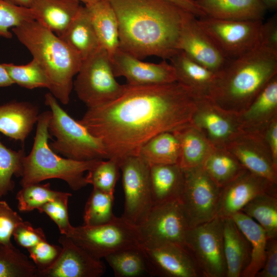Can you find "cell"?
Segmentation results:
<instances>
[{"instance_id":"1","label":"cell","mask_w":277,"mask_h":277,"mask_svg":"<svg viewBox=\"0 0 277 277\" xmlns=\"http://www.w3.org/2000/svg\"><path fill=\"white\" fill-rule=\"evenodd\" d=\"M199 97L177 82L126 84L114 101L88 108L79 122L104 144L109 159L138 155L154 136L193 126Z\"/></svg>"},{"instance_id":"2","label":"cell","mask_w":277,"mask_h":277,"mask_svg":"<svg viewBox=\"0 0 277 277\" xmlns=\"http://www.w3.org/2000/svg\"><path fill=\"white\" fill-rule=\"evenodd\" d=\"M107 1L117 17L121 49L141 60H169L180 51L181 30L190 13L166 0Z\"/></svg>"},{"instance_id":"3","label":"cell","mask_w":277,"mask_h":277,"mask_svg":"<svg viewBox=\"0 0 277 277\" xmlns=\"http://www.w3.org/2000/svg\"><path fill=\"white\" fill-rule=\"evenodd\" d=\"M277 74V52L259 45L229 61L208 97L220 109H247Z\"/></svg>"},{"instance_id":"4","label":"cell","mask_w":277,"mask_h":277,"mask_svg":"<svg viewBox=\"0 0 277 277\" xmlns=\"http://www.w3.org/2000/svg\"><path fill=\"white\" fill-rule=\"evenodd\" d=\"M12 31L44 70L50 82V92L62 104H68L73 77L82 62L80 56L34 19L23 22Z\"/></svg>"},{"instance_id":"5","label":"cell","mask_w":277,"mask_h":277,"mask_svg":"<svg viewBox=\"0 0 277 277\" xmlns=\"http://www.w3.org/2000/svg\"><path fill=\"white\" fill-rule=\"evenodd\" d=\"M50 110L39 114L32 149L23 160L22 186L51 179L65 181L71 189L78 190L88 185L84 172L100 160L81 161L63 157L50 147L48 123Z\"/></svg>"},{"instance_id":"6","label":"cell","mask_w":277,"mask_h":277,"mask_svg":"<svg viewBox=\"0 0 277 277\" xmlns=\"http://www.w3.org/2000/svg\"><path fill=\"white\" fill-rule=\"evenodd\" d=\"M45 103L51 111L48 131L55 140L49 146L54 152L76 161L109 159L102 141L67 113L50 92L45 94Z\"/></svg>"},{"instance_id":"7","label":"cell","mask_w":277,"mask_h":277,"mask_svg":"<svg viewBox=\"0 0 277 277\" xmlns=\"http://www.w3.org/2000/svg\"><path fill=\"white\" fill-rule=\"evenodd\" d=\"M110 56L102 47L82 61L73 87L88 108L109 103L123 92L126 84L118 83Z\"/></svg>"},{"instance_id":"8","label":"cell","mask_w":277,"mask_h":277,"mask_svg":"<svg viewBox=\"0 0 277 277\" xmlns=\"http://www.w3.org/2000/svg\"><path fill=\"white\" fill-rule=\"evenodd\" d=\"M67 236L99 260L115 251L142 245L138 227L121 216L98 226L73 227Z\"/></svg>"},{"instance_id":"9","label":"cell","mask_w":277,"mask_h":277,"mask_svg":"<svg viewBox=\"0 0 277 277\" xmlns=\"http://www.w3.org/2000/svg\"><path fill=\"white\" fill-rule=\"evenodd\" d=\"M184 245L202 276L226 277L222 217L217 216L208 222L189 228L185 234Z\"/></svg>"},{"instance_id":"10","label":"cell","mask_w":277,"mask_h":277,"mask_svg":"<svg viewBox=\"0 0 277 277\" xmlns=\"http://www.w3.org/2000/svg\"><path fill=\"white\" fill-rule=\"evenodd\" d=\"M124 193V208L121 216L138 227L145 221L153 206L150 181V166L138 155L127 156L120 161Z\"/></svg>"},{"instance_id":"11","label":"cell","mask_w":277,"mask_h":277,"mask_svg":"<svg viewBox=\"0 0 277 277\" xmlns=\"http://www.w3.org/2000/svg\"><path fill=\"white\" fill-rule=\"evenodd\" d=\"M197 22L228 61L236 59L259 45L262 21H232L205 16L197 18Z\"/></svg>"},{"instance_id":"12","label":"cell","mask_w":277,"mask_h":277,"mask_svg":"<svg viewBox=\"0 0 277 277\" xmlns=\"http://www.w3.org/2000/svg\"><path fill=\"white\" fill-rule=\"evenodd\" d=\"M184 171L180 200L190 228L217 216L222 188L211 180L202 165Z\"/></svg>"},{"instance_id":"13","label":"cell","mask_w":277,"mask_h":277,"mask_svg":"<svg viewBox=\"0 0 277 277\" xmlns=\"http://www.w3.org/2000/svg\"><path fill=\"white\" fill-rule=\"evenodd\" d=\"M190 228L180 199L153 206L138 228L143 244L173 243L184 245V239Z\"/></svg>"},{"instance_id":"14","label":"cell","mask_w":277,"mask_h":277,"mask_svg":"<svg viewBox=\"0 0 277 277\" xmlns=\"http://www.w3.org/2000/svg\"><path fill=\"white\" fill-rule=\"evenodd\" d=\"M149 274L165 277H200L202 275L184 245L166 243L143 244Z\"/></svg>"},{"instance_id":"15","label":"cell","mask_w":277,"mask_h":277,"mask_svg":"<svg viewBox=\"0 0 277 277\" xmlns=\"http://www.w3.org/2000/svg\"><path fill=\"white\" fill-rule=\"evenodd\" d=\"M115 77L123 76L127 84L152 85L176 82L174 68L165 60L160 63L142 61L120 48L110 58Z\"/></svg>"},{"instance_id":"16","label":"cell","mask_w":277,"mask_h":277,"mask_svg":"<svg viewBox=\"0 0 277 277\" xmlns=\"http://www.w3.org/2000/svg\"><path fill=\"white\" fill-rule=\"evenodd\" d=\"M179 48L192 60L217 74L229 61L200 26L197 17L191 13L184 22Z\"/></svg>"},{"instance_id":"17","label":"cell","mask_w":277,"mask_h":277,"mask_svg":"<svg viewBox=\"0 0 277 277\" xmlns=\"http://www.w3.org/2000/svg\"><path fill=\"white\" fill-rule=\"evenodd\" d=\"M58 241L62 245L58 258L39 276L100 277L105 273L106 268L102 261L92 256L69 237L62 234Z\"/></svg>"},{"instance_id":"18","label":"cell","mask_w":277,"mask_h":277,"mask_svg":"<svg viewBox=\"0 0 277 277\" xmlns=\"http://www.w3.org/2000/svg\"><path fill=\"white\" fill-rule=\"evenodd\" d=\"M272 192H277L276 184L246 170L222 188L217 216L230 217L258 195Z\"/></svg>"},{"instance_id":"19","label":"cell","mask_w":277,"mask_h":277,"mask_svg":"<svg viewBox=\"0 0 277 277\" xmlns=\"http://www.w3.org/2000/svg\"><path fill=\"white\" fill-rule=\"evenodd\" d=\"M37 106L27 102H10L0 105V132L24 144L37 123Z\"/></svg>"},{"instance_id":"20","label":"cell","mask_w":277,"mask_h":277,"mask_svg":"<svg viewBox=\"0 0 277 277\" xmlns=\"http://www.w3.org/2000/svg\"><path fill=\"white\" fill-rule=\"evenodd\" d=\"M175 72L176 82L199 97H208L218 74L197 63L180 51L170 59Z\"/></svg>"},{"instance_id":"21","label":"cell","mask_w":277,"mask_h":277,"mask_svg":"<svg viewBox=\"0 0 277 277\" xmlns=\"http://www.w3.org/2000/svg\"><path fill=\"white\" fill-rule=\"evenodd\" d=\"M81 6L77 0H34L30 9L35 21L60 36L75 17Z\"/></svg>"},{"instance_id":"22","label":"cell","mask_w":277,"mask_h":277,"mask_svg":"<svg viewBox=\"0 0 277 277\" xmlns=\"http://www.w3.org/2000/svg\"><path fill=\"white\" fill-rule=\"evenodd\" d=\"M222 219L226 277H241L250 261L251 245L231 217Z\"/></svg>"},{"instance_id":"23","label":"cell","mask_w":277,"mask_h":277,"mask_svg":"<svg viewBox=\"0 0 277 277\" xmlns=\"http://www.w3.org/2000/svg\"><path fill=\"white\" fill-rule=\"evenodd\" d=\"M207 16L232 21H262L266 11L259 0H196Z\"/></svg>"},{"instance_id":"24","label":"cell","mask_w":277,"mask_h":277,"mask_svg":"<svg viewBox=\"0 0 277 277\" xmlns=\"http://www.w3.org/2000/svg\"><path fill=\"white\" fill-rule=\"evenodd\" d=\"M100 46L110 58L120 48L118 24L116 14L107 0L85 5Z\"/></svg>"},{"instance_id":"25","label":"cell","mask_w":277,"mask_h":277,"mask_svg":"<svg viewBox=\"0 0 277 277\" xmlns=\"http://www.w3.org/2000/svg\"><path fill=\"white\" fill-rule=\"evenodd\" d=\"M150 181L153 205L180 199L184 171L179 164L152 165Z\"/></svg>"},{"instance_id":"26","label":"cell","mask_w":277,"mask_h":277,"mask_svg":"<svg viewBox=\"0 0 277 277\" xmlns=\"http://www.w3.org/2000/svg\"><path fill=\"white\" fill-rule=\"evenodd\" d=\"M82 61L101 47L85 6H82L77 14L66 31L59 36Z\"/></svg>"},{"instance_id":"27","label":"cell","mask_w":277,"mask_h":277,"mask_svg":"<svg viewBox=\"0 0 277 277\" xmlns=\"http://www.w3.org/2000/svg\"><path fill=\"white\" fill-rule=\"evenodd\" d=\"M230 217L248 239L251 248L250 262L241 277H255L265 262L267 240L266 233L255 221L242 211Z\"/></svg>"},{"instance_id":"28","label":"cell","mask_w":277,"mask_h":277,"mask_svg":"<svg viewBox=\"0 0 277 277\" xmlns=\"http://www.w3.org/2000/svg\"><path fill=\"white\" fill-rule=\"evenodd\" d=\"M229 152L247 170L276 184L277 168L270 153L263 152L259 147L246 142L233 144Z\"/></svg>"},{"instance_id":"29","label":"cell","mask_w":277,"mask_h":277,"mask_svg":"<svg viewBox=\"0 0 277 277\" xmlns=\"http://www.w3.org/2000/svg\"><path fill=\"white\" fill-rule=\"evenodd\" d=\"M138 155L150 166L179 164V140L173 132L161 133L145 143L140 149Z\"/></svg>"},{"instance_id":"30","label":"cell","mask_w":277,"mask_h":277,"mask_svg":"<svg viewBox=\"0 0 277 277\" xmlns=\"http://www.w3.org/2000/svg\"><path fill=\"white\" fill-rule=\"evenodd\" d=\"M180 144L179 164L183 170L202 166L211 152L208 143L193 126L173 132Z\"/></svg>"},{"instance_id":"31","label":"cell","mask_w":277,"mask_h":277,"mask_svg":"<svg viewBox=\"0 0 277 277\" xmlns=\"http://www.w3.org/2000/svg\"><path fill=\"white\" fill-rule=\"evenodd\" d=\"M265 231L267 239L277 238V192L265 193L249 202L241 210Z\"/></svg>"},{"instance_id":"32","label":"cell","mask_w":277,"mask_h":277,"mask_svg":"<svg viewBox=\"0 0 277 277\" xmlns=\"http://www.w3.org/2000/svg\"><path fill=\"white\" fill-rule=\"evenodd\" d=\"M104 259L116 277H138L149 274L142 245L115 251Z\"/></svg>"},{"instance_id":"33","label":"cell","mask_w":277,"mask_h":277,"mask_svg":"<svg viewBox=\"0 0 277 277\" xmlns=\"http://www.w3.org/2000/svg\"><path fill=\"white\" fill-rule=\"evenodd\" d=\"M202 167L211 180L223 188L246 169L230 152H211Z\"/></svg>"},{"instance_id":"34","label":"cell","mask_w":277,"mask_h":277,"mask_svg":"<svg viewBox=\"0 0 277 277\" xmlns=\"http://www.w3.org/2000/svg\"><path fill=\"white\" fill-rule=\"evenodd\" d=\"M207 109L197 110L194 116L193 126L200 127L208 133L210 137L217 141L230 138L234 131V126L230 120L217 110L209 109L208 98L203 97Z\"/></svg>"},{"instance_id":"35","label":"cell","mask_w":277,"mask_h":277,"mask_svg":"<svg viewBox=\"0 0 277 277\" xmlns=\"http://www.w3.org/2000/svg\"><path fill=\"white\" fill-rule=\"evenodd\" d=\"M36 267L26 255L11 245H0V277H36Z\"/></svg>"},{"instance_id":"36","label":"cell","mask_w":277,"mask_h":277,"mask_svg":"<svg viewBox=\"0 0 277 277\" xmlns=\"http://www.w3.org/2000/svg\"><path fill=\"white\" fill-rule=\"evenodd\" d=\"M113 203L114 195L93 188L85 206L84 225L98 226L112 221L116 217Z\"/></svg>"},{"instance_id":"37","label":"cell","mask_w":277,"mask_h":277,"mask_svg":"<svg viewBox=\"0 0 277 277\" xmlns=\"http://www.w3.org/2000/svg\"><path fill=\"white\" fill-rule=\"evenodd\" d=\"M277 107V77L274 76L259 93L243 114L244 124H254L263 121Z\"/></svg>"},{"instance_id":"38","label":"cell","mask_w":277,"mask_h":277,"mask_svg":"<svg viewBox=\"0 0 277 277\" xmlns=\"http://www.w3.org/2000/svg\"><path fill=\"white\" fill-rule=\"evenodd\" d=\"M26 155L23 149L16 151L5 146L0 136V197L14 188L12 177H22L23 160Z\"/></svg>"},{"instance_id":"39","label":"cell","mask_w":277,"mask_h":277,"mask_svg":"<svg viewBox=\"0 0 277 277\" xmlns=\"http://www.w3.org/2000/svg\"><path fill=\"white\" fill-rule=\"evenodd\" d=\"M14 84L28 89H49L50 82L44 70L34 59L25 65L3 63Z\"/></svg>"},{"instance_id":"40","label":"cell","mask_w":277,"mask_h":277,"mask_svg":"<svg viewBox=\"0 0 277 277\" xmlns=\"http://www.w3.org/2000/svg\"><path fill=\"white\" fill-rule=\"evenodd\" d=\"M120 162L113 158L99 160L85 176L88 184L93 188L114 195L120 175Z\"/></svg>"},{"instance_id":"41","label":"cell","mask_w":277,"mask_h":277,"mask_svg":"<svg viewBox=\"0 0 277 277\" xmlns=\"http://www.w3.org/2000/svg\"><path fill=\"white\" fill-rule=\"evenodd\" d=\"M63 192L53 190L49 183H39L22 186L17 192L16 199L20 211L27 212L37 209L46 203L61 195Z\"/></svg>"},{"instance_id":"42","label":"cell","mask_w":277,"mask_h":277,"mask_svg":"<svg viewBox=\"0 0 277 277\" xmlns=\"http://www.w3.org/2000/svg\"><path fill=\"white\" fill-rule=\"evenodd\" d=\"M32 19L34 18L30 8L16 6L6 0H0V37L12 38L11 28Z\"/></svg>"},{"instance_id":"43","label":"cell","mask_w":277,"mask_h":277,"mask_svg":"<svg viewBox=\"0 0 277 277\" xmlns=\"http://www.w3.org/2000/svg\"><path fill=\"white\" fill-rule=\"evenodd\" d=\"M71 195V193L63 192L37 209L40 213L46 214L57 226L61 233L66 236L73 227L70 223L68 210V199Z\"/></svg>"},{"instance_id":"44","label":"cell","mask_w":277,"mask_h":277,"mask_svg":"<svg viewBox=\"0 0 277 277\" xmlns=\"http://www.w3.org/2000/svg\"><path fill=\"white\" fill-rule=\"evenodd\" d=\"M27 250L29 257L37 269L39 276L42 272L55 263L61 252L62 247L50 244L45 240Z\"/></svg>"},{"instance_id":"45","label":"cell","mask_w":277,"mask_h":277,"mask_svg":"<svg viewBox=\"0 0 277 277\" xmlns=\"http://www.w3.org/2000/svg\"><path fill=\"white\" fill-rule=\"evenodd\" d=\"M23 221L5 201L0 200V245H11V238L16 227Z\"/></svg>"},{"instance_id":"46","label":"cell","mask_w":277,"mask_h":277,"mask_svg":"<svg viewBox=\"0 0 277 277\" xmlns=\"http://www.w3.org/2000/svg\"><path fill=\"white\" fill-rule=\"evenodd\" d=\"M12 235L19 246L27 249L46 240L41 228H35L30 223L24 221L17 225Z\"/></svg>"},{"instance_id":"47","label":"cell","mask_w":277,"mask_h":277,"mask_svg":"<svg viewBox=\"0 0 277 277\" xmlns=\"http://www.w3.org/2000/svg\"><path fill=\"white\" fill-rule=\"evenodd\" d=\"M255 277H277V238L267 239L265 262Z\"/></svg>"},{"instance_id":"48","label":"cell","mask_w":277,"mask_h":277,"mask_svg":"<svg viewBox=\"0 0 277 277\" xmlns=\"http://www.w3.org/2000/svg\"><path fill=\"white\" fill-rule=\"evenodd\" d=\"M259 45L277 52V16L274 15L261 24Z\"/></svg>"},{"instance_id":"49","label":"cell","mask_w":277,"mask_h":277,"mask_svg":"<svg viewBox=\"0 0 277 277\" xmlns=\"http://www.w3.org/2000/svg\"><path fill=\"white\" fill-rule=\"evenodd\" d=\"M198 18L207 16L196 0H166Z\"/></svg>"},{"instance_id":"50","label":"cell","mask_w":277,"mask_h":277,"mask_svg":"<svg viewBox=\"0 0 277 277\" xmlns=\"http://www.w3.org/2000/svg\"><path fill=\"white\" fill-rule=\"evenodd\" d=\"M267 142L270 147L272 161L277 168V123L273 121L267 132Z\"/></svg>"},{"instance_id":"51","label":"cell","mask_w":277,"mask_h":277,"mask_svg":"<svg viewBox=\"0 0 277 277\" xmlns=\"http://www.w3.org/2000/svg\"><path fill=\"white\" fill-rule=\"evenodd\" d=\"M14 84L8 71L3 66L0 64V87L12 86Z\"/></svg>"},{"instance_id":"52","label":"cell","mask_w":277,"mask_h":277,"mask_svg":"<svg viewBox=\"0 0 277 277\" xmlns=\"http://www.w3.org/2000/svg\"><path fill=\"white\" fill-rule=\"evenodd\" d=\"M16 6L30 8L34 0H6Z\"/></svg>"},{"instance_id":"53","label":"cell","mask_w":277,"mask_h":277,"mask_svg":"<svg viewBox=\"0 0 277 277\" xmlns=\"http://www.w3.org/2000/svg\"><path fill=\"white\" fill-rule=\"evenodd\" d=\"M266 10H276L277 0H259Z\"/></svg>"},{"instance_id":"54","label":"cell","mask_w":277,"mask_h":277,"mask_svg":"<svg viewBox=\"0 0 277 277\" xmlns=\"http://www.w3.org/2000/svg\"><path fill=\"white\" fill-rule=\"evenodd\" d=\"M80 2H83L85 4V5L89 4L91 3H93L95 2H96L100 0H77Z\"/></svg>"}]
</instances>
